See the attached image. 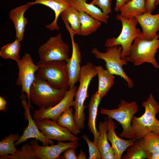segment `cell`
Instances as JSON below:
<instances>
[{
    "instance_id": "1",
    "label": "cell",
    "mask_w": 159,
    "mask_h": 159,
    "mask_svg": "<svg viewBox=\"0 0 159 159\" xmlns=\"http://www.w3.org/2000/svg\"><path fill=\"white\" fill-rule=\"evenodd\" d=\"M142 106L145 109L140 117L134 116L131 122V139H140L148 133L153 132L158 120L156 115L159 112V104L152 94L143 101Z\"/></svg>"
},
{
    "instance_id": "2",
    "label": "cell",
    "mask_w": 159,
    "mask_h": 159,
    "mask_svg": "<svg viewBox=\"0 0 159 159\" xmlns=\"http://www.w3.org/2000/svg\"><path fill=\"white\" fill-rule=\"evenodd\" d=\"M37 64L39 68L36 76L55 89L66 90L69 89L66 62L54 60L42 63L38 62Z\"/></svg>"
},
{
    "instance_id": "3",
    "label": "cell",
    "mask_w": 159,
    "mask_h": 159,
    "mask_svg": "<svg viewBox=\"0 0 159 159\" xmlns=\"http://www.w3.org/2000/svg\"><path fill=\"white\" fill-rule=\"evenodd\" d=\"M97 75L95 66L91 62H88L81 67L79 81V86L75 92L73 107V113L76 123L81 129L85 127V115L84 110L87 107L84 102L88 97L87 90L92 79Z\"/></svg>"
},
{
    "instance_id": "4",
    "label": "cell",
    "mask_w": 159,
    "mask_h": 159,
    "mask_svg": "<svg viewBox=\"0 0 159 159\" xmlns=\"http://www.w3.org/2000/svg\"><path fill=\"white\" fill-rule=\"evenodd\" d=\"M67 91L55 89L36 76L30 88L29 99L39 108L47 109L59 102Z\"/></svg>"
},
{
    "instance_id": "5",
    "label": "cell",
    "mask_w": 159,
    "mask_h": 159,
    "mask_svg": "<svg viewBox=\"0 0 159 159\" xmlns=\"http://www.w3.org/2000/svg\"><path fill=\"white\" fill-rule=\"evenodd\" d=\"M159 48V37L151 40L138 37L133 41L129 54L125 59L135 66L147 62L151 64L155 68L159 69V64L155 57Z\"/></svg>"
},
{
    "instance_id": "6",
    "label": "cell",
    "mask_w": 159,
    "mask_h": 159,
    "mask_svg": "<svg viewBox=\"0 0 159 159\" xmlns=\"http://www.w3.org/2000/svg\"><path fill=\"white\" fill-rule=\"evenodd\" d=\"M117 20L120 21L122 24V29L119 36L117 37H113L107 39L105 46L107 47H112L117 45H121L122 49L121 57L125 59L130 53L132 42L138 37H141L142 32L136 28L138 22L135 17L127 19L121 16L120 14L116 16Z\"/></svg>"
},
{
    "instance_id": "7",
    "label": "cell",
    "mask_w": 159,
    "mask_h": 159,
    "mask_svg": "<svg viewBox=\"0 0 159 159\" xmlns=\"http://www.w3.org/2000/svg\"><path fill=\"white\" fill-rule=\"evenodd\" d=\"M122 49L121 46L117 45L107 47L105 52H100L97 48H94L91 52L96 58L105 62L107 70L111 74L120 76L125 81L128 88H131L134 86L133 82L125 74L123 69V66L126 65L127 61L125 59L121 58Z\"/></svg>"
},
{
    "instance_id": "8",
    "label": "cell",
    "mask_w": 159,
    "mask_h": 159,
    "mask_svg": "<svg viewBox=\"0 0 159 159\" xmlns=\"http://www.w3.org/2000/svg\"><path fill=\"white\" fill-rule=\"evenodd\" d=\"M139 111V106L135 101L129 102L122 100L118 108L114 109H100V113L107 117L114 119L122 126V131L119 134L120 137L131 139V122L134 115Z\"/></svg>"
},
{
    "instance_id": "9",
    "label": "cell",
    "mask_w": 159,
    "mask_h": 159,
    "mask_svg": "<svg viewBox=\"0 0 159 159\" xmlns=\"http://www.w3.org/2000/svg\"><path fill=\"white\" fill-rule=\"evenodd\" d=\"M69 48L63 41L61 33L51 37L39 47L38 53L39 62L54 60L67 62L69 59Z\"/></svg>"
},
{
    "instance_id": "10",
    "label": "cell",
    "mask_w": 159,
    "mask_h": 159,
    "mask_svg": "<svg viewBox=\"0 0 159 159\" xmlns=\"http://www.w3.org/2000/svg\"><path fill=\"white\" fill-rule=\"evenodd\" d=\"M16 63L19 72L16 84L21 87V93H26L28 102H30V90L35 79V73L38 70L39 66L34 63L30 54L27 53H25L22 59Z\"/></svg>"
},
{
    "instance_id": "11",
    "label": "cell",
    "mask_w": 159,
    "mask_h": 159,
    "mask_svg": "<svg viewBox=\"0 0 159 159\" xmlns=\"http://www.w3.org/2000/svg\"><path fill=\"white\" fill-rule=\"evenodd\" d=\"M20 97L21 100V103L24 110V119L28 120V124L27 127L24 130L23 134L14 143L15 146H18L31 138H34L40 141L44 146L54 145V143L52 140L49 139L41 132L35 122L32 118L30 110V102H27L25 95L22 93Z\"/></svg>"
},
{
    "instance_id": "12",
    "label": "cell",
    "mask_w": 159,
    "mask_h": 159,
    "mask_svg": "<svg viewBox=\"0 0 159 159\" xmlns=\"http://www.w3.org/2000/svg\"><path fill=\"white\" fill-rule=\"evenodd\" d=\"M77 89L76 86L70 88L63 99L55 105L47 109L40 108L35 110L33 115L35 121L48 118L57 121L59 116L65 110L73 106L74 98Z\"/></svg>"
},
{
    "instance_id": "13",
    "label": "cell",
    "mask_w": 159,
    "mask_h": 159,
    "mask_svg": "<svg viewBox=\"0 0 159 159\" xmlns=\"http://www.w3.org/2000/svg\"><path fill=\"white\" fill-rule=\"evenodd\" d=\"M39 130L49 139L58 141H78L79 139L57 121L45 118L35 121Z\"/></svg>"
},
{
    "instance_id": "14",
    "label": "cell",
    "mask_w": 159,
    "mask_h": 159,
    "mask_svg": "<svg viewBox=\"0 0 159 159\" xmlns=\"http://www.w3.org/2000/svg\"><path fill=\"white\" fill-rule=\"evenodd\" d=\"M64 22L69 33L72 46L71 57L66 62L69 77V87L71 88L74 87L76 83L79 81L80 80L81 70L80 64L81 56L79 45L74 39V36L75 34L67 22L65 21Z\"/></svg>"
},
{
    "instance_id": "15",
    "label": "cell",
    "mask_w": 159,
    "mask_h": 159,
    "mask_svg": "<svg viewBox=\"0 0 159 159\" xmlns=\"http://www.w3.org/2000/svg\"><path fill=\"white\" fill-rule=\"evenodd\" d=\"M38 140H31L29 143L34 148L39 159H59L60 154L67 149L71 148H77L79 143L77 141H70L68 143L58 141L57 144L47 146H40Z\"/></svg>"
},
{
    "instance_id": "16",
    "label": "cell",
    "mask_w": 159,
    "mask_h": 159,
    "mask_svg": "<svg viewBox=\"0 0 159 159\" xmlns=\"http://www.w3.org/2000/svg\"><path fill=\"white\" fill-rule=\"evenodd\" d=\"M135 18L142 29L140 38L151 40L159 37V34H157L159 31V13L153 15L145 12Z\"/></svg>"
},
{
    "instance_id": "17",
    "label": "cell",
    "mask_w": 159,
    "mask_h": 159,
    "mask_svg": "<svg viewBox=\"0 0 159 159\" xmlns=\"http://www.w3.org/2000/svg\"><path fill=\"white\" fill-rule=\"evenodd\" d=\"M107 118L108 140L111 143L114 149L116 159H120L123 152L129 147L133 144L135 140H125L118 137L115 131L116 126L113 119L110 117Z\"/></svg>"
},
{
    "instance_id": "18",
    "label": "cell",
    "mask_w": 159,
    "mask_h": 159,
    "mask_svg": "<svg viewBox=\"0 0 159 159\" xmlns=\"http://www.w3.org/2000/svg\"><path fill=\"white\" fill-rule=\"evenodd\" d=\"M32 6L30 2L11 9L9 17L13 22L16 31V38L19 41L23 39L27 19L24 16L26 11Z\"/></svg>"
},
{
    "instance_id": "19",
    "label": "cell",
    "mask_w": 159,
    "mask_h": 159,
    "mask_svg": "<svg viewBox=\"0 0 159 159\" xmlns=\"http://www.w3.org/2000/svg\"><path fill=\"white\" fill-rule=\"evenodd\" d=\"M30 2L32 5L36 4L43 5L51 9L54 12L55 17L53 21L45 25L46 28L50 31L59 30L57 20L61 13L67 8L71 6L69 0H32Z\"/></svg>"
},
{
    "instance_id": "20",
    "label": "cell",
    "mask_w": 159,
    "mask_h": 159,
    "mask_svg": "<svg viewBox=\"0 0 159 159\" xmlns=\"http://www.w3.org/2000/svg\"><path fill=\"white\" fill-rule=\"evenodd\" d=\"M87 0H69L71 6L79 11H83L95 19L107 24L109 16L95 5L87 3Z\"/></svg>"
},
{
    "instance_id": "21",
    "label": "cell",
    "mask_w": 159,
    "mask_h": 159,
    "mask_svg": "<svg viewBox=\"0 0 159 159\" xmlns=\"http://www.w3.org/2000/svg\"><path fill=\"white\" fill-rule=\"evenodd\" d=\"M101 98L96 91L91 97L88 106L89 118L87 125L88 129L93 134V142L97 144L99 135L96 126V121L99 105Z\"/></svg>"
},
{
    "instance_id": "22",
    "label": "cell",
    "mask_w": 159,
    "mask_h": 159,
    "mask_svg": "<svg viewBox=\"0 0 159 159\" xmlns=\"http://www.w3.org/2000/svg\"><path fill=\"white\" fill-rule=\"evenodd\" d=\"M98 79L97 91L102 98L106 95L114 82L115 76L101 66H95Z\"/></svg>"
},
{
    "instance_id": "23",
    "label": "cell",
    "mask_w": 159,
    "mask_h": 159,
    "mask_svg": "<svg viewBox=\"0 0 159 159\" xmlns=\"http://www.w3.org/2000/svg\"><path fill=\"white\" fill-rule=\"evenodd\" d=\"M120 15L127 19H130L145 12V0H130L120 9Z\"/></svg>"
},
{
    "instance_id": "24",
    "label": "cell",
    "mask_w": 159,
    "mask_h": 159,
    "mask_svg": "<svg viewBox=\"0 0 159 159\" xmlns=\"http://www.w3.org/2000/svg\"><path fill=\"white\" fill-rule=\"evenodd\" d=\"M79 11L80 19L79 35L86 36L90 35L96 31L101 25L100 21L84 11Z\"/></svg>"
},
{
    "instance_id": "25",
    "label": "cell",
    "mask_w": 159,
    "mask_h": 159,
    "mask_svg": "<svg viewBox=\"0 0 159 159\" xmlns=\"http://www.w3.org/2000/svg\"><path fill=\"white\" fill-rule=\"evenodd\" d=\"M73 112V109L72 107L68 108L61 114L57 122L73 134L76 135L80 133L81 129L76 123Z\"/></svg>"
},
{
    "instance_id": "26",
    "label": "cell",
    "mask_w": 159,
    "mask_h": 159,
    "mask_svg": "<svg viewBox=\"0 0 159 159\" xmlns=\"http://www.w3.org/2000/svg\"><path fill=\"white\" fill-rule=\"evenodd\" d=\"M60 15L62 21L67 22L75 34L79 35L80 28L79 11L70 6L63 11Z\"/></svg>"
},
{
    "instance_id": "27",
    "label": "cell",
    "mask_w": 159,
    "mask_h": 159,
    "mask_svg": "<svg viewBox=\"0 0 159 159\" xmlns=\"http://www.w3.org/2000/svg\"><path fill=\"white\" fill-rule=\"evenodd\" d=\"M20 47V41L16 38L13 42L1 47L0 56L4 59H11L17 62L21 59L19 55Z\"/></svg>"
},
{
    "instance_id": "28",
    "label": "cell",
    "mask_w": 159,
    "mask_h": 159,
    "mask_svg": "<svg viewBox=\"0 0 159 159\" xmlns=\"http://www.w3.org/2000/svg\"><path fill=\"white\" fill-rule=\"evenodd\" d=\"M0 159H37L38 158L32 146L29 143L23 144L13 154L0 156Z\"/></svg>"
},
{
    "instance_id": "29",
    "label": "cell",
    "mask_w": 159,
    "mask_h": 159,
    "mask_svg": "<svg viewBox=\"0 0 159 159\" xmlns=\"http://www.w3.org/2000/svg\"><path fill=\"white\" fill-rule=\"evenodd\" d=\"M19 134H11L5 137L0 142V156H4L15 153L17 149L15 147L14 143L19 138Z\"/></svg>"
},
{
    "instance_id": "30",
    "label": "cell",
    "mask_w": 159,
    "mask_h": 159,
    "mask_svg": "<svg viewBox=\"0 0 159 159\" xmlns=\"http://www.w3.org/2000/svg\"><path fill=\"white\" fill-rule=\"evenodd\" d=\"M108 120L104 122L100 121L98 126V131L99 137L97 146L100 150L102 159L104 156L110 145L108 142L107 136Z\"/></svg>"
},
{
    "instance_id": "31",
    "label": "cell",
    "mask_w": 159,
    "mask_h": 159,
    "mask_svg": "<svg viewBox=\"0 0 159 159\" xmlns=\"http://www.w3.org/2000/svg\"><path fill=\"white\" fill-rule=\"evenodd\" d=\"M147 155L141 139L135 140L134 143L127 149L126 154L121 157L123 159H143Z\"/></svg>"
},
{
    "instance_id": "32",
    "label": "cell",
    "mask_w": 159,
    "mask_h": 159,
    "mask_svg": "<svg viewBox=\"0 0 159 159\" xmlns=\"http://www.w3.org/2000/svg\"><path fill=\"white\" fill-rule=\"evenodd\" d=\"M141 139L147 155L154 151H159V135L151 132Z\"/></svg>"
},
{
    "instance_id": "33",
    "label": "cell",
    "mask_w": 159,
    "mask_h": 159,
    "mask_svg": "<svg viewBox=\"0 0 159 159\" xmlns=\"http://www.w3.org/2000/svg\"><path fill=\"white\" fill-rule=\"evenodd\" d=\"M82 137L86 142L88 146L89 153L88 159H102L101 155L97 145L91 141L85 134H83Z\"/></svg>"
},
{
    "instance_id": "34",
    "label": "cell",
    "mask_w": 159,
    "mask_h": 159,
    "mask_svg": "<svg viewBox=\"0 0 159 159\" xmlns=\"http://www.w3.org/2000/svg\"><path fill=\"white\" fill-rule=\"evenodd\" d=\"M111 0H93L90 4L100 7L102 12L108 15L111 12Z\"/></svg>"
},
{
    "instance_id": "35",
    "label": "cell",
    "mask_w": 159,
    "mask_h": 159,
    "mask_svg": "<svg viewBox=\"0 0 159 159\" xmlns=\"http://www.w3.org/2000/svg\"><path fill=\"white\" fill-rule=\"evenodd\" d=\"M76 148L71 147L66 150L63 155L59 156V159H77V155L76 154L75 150Z\"/></svg>"
},
{
    "instance_id": "36",
    "label": "cell",
    "mask_w": 159,
    "mask_h": 159,
    "mask_svg": "<svg viewBox=\"0 0 159 159\" xmlns=\"http://www.w3.org/2000/svg\"><path fill=\"white\" fill-rule=\"evenodd\" d=\"M156 0H145V12L152 14L156 8L155 4Z\"/></svg>"
},
{
    "instance_id": "37",
    "label": "cell",
    "mask_w": 159,
    "mask_h": 159,
    "mask_svg": "<svg viewBox=\"0 0 159 159\" xmlns=\"http://www.w3.org/2000/svg\"><path fill=\"white\" fill-rule=\"evenodd\" d=\"M103 159H116L115 151L112 146L108 149Z\"/></svg>"
},
{
    "instance_id": "38",
    "label": "cell",
    "mask_w": 159,
    "mask_h": 159,
    "mask_svg": "<svg viewBox=\"0 0 159 159\" xmlns=\"http://www.w3.org/2000/svg\"><path fill=\"white\" fill-rule=\"evenodd\" d=\"M130 0H116L114 10L116 12L120 11V9Z\"/></svg>"
},
{
    "instance_id": "39",
    "label": "cell",
    "mask_w": 159,
    "mask_h": 159,
    "mask_svg": "<svg viewBox=\"0 0 159 159\" xmlns=\"http://www.w3.org/2000/svg\"><path fill=\"white\" fill-rule=\"evenodd\" d=\"M147 155V159H159V151H154L148 153Z\"/></svg>"
},
{
    "instance_id": "40",
    "label": "cell",
    "mask_w": 159,
    "mask_h": 159,
    "mask_svg": "<svg viewBox=\"0 0 159 159\" xmlns=\"http://www.w3.org/2000/svg\"><path fill=\"white\" fill-rule=\"evenodd\" d=\"M6 102L2 96H0V110L5 111L6 108Z\"/></svg>"
},
{
    "instance_id": "41",
    "label": "cell",
    "mask_w": 159,
    "mask_h": 159,
    "mask_svg": "<svg viewBox=\"0 0 159 159\" xmlns=\"http://www.w3.org/2000/svg\"><path fill=\"white\" fill-rule=\"evenodd\" d=\"M86 154L84 153L82 149H81L80 153L77 155V159H86Z\"/></svg>"
},
{
    "instance_id": "42",
    "label": "cell",
    "mask_w": 159,
    "mask_h": 159,
    "mask_svg": "<svg viewBox=\"0 0 159 159\" xmlns=\"http://www.w3.org/2000/svg\"><path fill=\"white\" fill-rule=\"evenodd\" d=\"M153 132L159 135V120H158Z\"/></svg>"
},
{
    "instance_id": "43",
    "label": "cell",
    "mask_w": 159,
    "mask_h": 159,
    "mask_svg": "<svg viewBox=\"0 0 159 159\" xmlns=\"http://www.w3.org/2000/svg\"><path fill=\"white\" fill-rule=\"evenodd\" d=\"M159 4V0H156L155 4V6H156Z\"/></svg>"
}]
</instances>
